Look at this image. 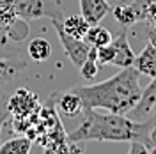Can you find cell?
<instances>
[{
  "instance_id": "24",
  "label": "cell",
  "mask_w": 156,
  "mask_h": 154,
  "mask_svg": "<svg viewBox=\"0 0 156 154\" xmlns=\"http://www.w3.org/2000/svg\"><path fill=\"white\" fill-rule=\"evenodd\" d=\"M128 2H131V0H121L119 4H128Z\"/></svg>"
},
{
  "instance_id": "2",
  "label": "cell",
  "mask_w": 156,
  "mask_h": 154,
  "mask_svg": "<svg viewBox=\"0 0 156 154\" xmlns=\"http://www.w3.org/2000/svg\"><path fill=\"white\" fill-rule=\"evenodd\" d=\"M142 121H133L121 114L98 112L92 108H85L82 122L68 135L69 144L78 142H133L140 138Z\"/></svg>"
},
{
  "instance_id": "14",
  "label": "cell",
  "mask_w": 156,
  "mask_h": 154,
  "mask_svg": "<svg viewBox=\"0 0 156 154\" xmlns=\"http://www.w3.org/2000/svg\"><path fill=\"white\" fill-rule=\"evenodd\" d=\"M32 138L30 136H12L0 144V154H30Z\"/></svg>"
},
{
  "instance_id": "11",
  "label": "cell",
  "mask_w": 156,
  "mask_h": 154,
  "mask_svg": "<svg viewBox=\"0 0 156 154\" xmlns=\"http://www.w3.org/2000/svg\"><path fill=\"white\" fill-rule=\"evenodd\" d=\"M110 12L108 0H80V14L90 25H96Z\"/></svg>"
},
{
  "instance_id": "8",
  "label": "cell",
  "mask_w": 156,
  "mask_h": 154,
  "mask_svg": "<svg viewBox=\"0 0 156 154\" xmlns=\"http://www.w3.org/2000/svg\"><path fill=\"white\" fill-rule=\"evenodd\" d=\"M110 44L114 46V51H115L112 66H115V68H119V69L131 68V66H133V60H135V53H133V50L129 46L126 27H122V30L112 39Z\"/></svg>"
},
{
  "instance_id": "4",
  "label": "cell",
  "mask_w": 156,
  "mask_h": 154,
  "mask_svg": "<svg viewBox=\"0 0 156 154\" xmlns=\"http://www.w3.org/2000/svg\"><path fill=\"white\" fill-rule=\"evenodd\" d=\"M11 7L14 9L18 18L25 19V21L62 14L57 5H51L48 0H11Z\"/></svg>"
},
{
  "instance_id": "19",
  "label": "cell",
  "mask_w": 156,
  "mask_h": 154,
  "mask_svg": "<svg viewBox=\"0 0 156 154\" xmlns=\"http://www.w3.org/2000/svg\"><path fill=\"white\" fill-rule=\"evenodd\" d=\"M11 117L9 114V108H7V97L0 94V128L4 126V122Z\"/></svg>"
},
{
  "instance_id": "3",
  "label": "cell",
  "mask_w": 156,
  "mask_h": 154,
  "mask_svg": "<svg viewBox=\"0 0 156 154\" xmlns=\"http://www.w3.org/2000/svg\"><path fill=\"white\" fill-rule=\"evenodd\" d=\"M50 21H51L55 32H57L58 41H60L62 48H64V51H66V55L69 57V60H71L76 68H80V66L85 62V58L89 57L90 46H89L83 39H75V37H71L69 34L64 32V29H62V14L51 16Z\"/></svg>"
},
{
  "instance_id": "15",
  "label": "cell",
  "mask_w": 156,
  "mask_h": 154,
  "mask_svg": "<svg viewBox=\"0 0 156 154\" xmlns=\"http://www.w3.org/2000/svg\"><path fill=\"white\" fill-rule=\"evenodd\" d=\"M27 51H29V57L36 62H44L48 60L50 55H51V44H50L48 39L44 37H34L29 41V46H27Z\"/></svg>"
},
{
  "instance_id": "26",
  "label": "cell",
  "mask_w": 156,
  "mask_h": 154,
  "mask_svg": "<svg viewBox=\"0 0 156 154\" xmlns=\"http://www.w3.org/2000/svg\"><path fill=\"white\" fill-rule=\"evenodd\" d=\"M0 131H2V128H0Z\"/></svg>"
},
{
  "instance_id": "6",
  "label": "cell",
  "mask_w": 156,
  "mask_h": 154,
  "mask_svg": "<svg viewBox=\"0 0 156 154\" xmlns=\"http://www.w3.org/2000/svg\"><path fill=\"white\" fill-rule=\"evenodd\" d=\"M39 106L37 96L27 89H18L11 97H7V108L12 119H29L32 114L39 112Z\"/></svg>"
},
{
  "instance_id": "22",
  "label": "cell",
  "mask_w": 156,
  "mask_h": 154,
  "mask_svg": "<svg viewBox=\"0 0 156 154\" xmlns=\"http://www.w3.org/2000/svg\"><path fill=\"white\" fill-rule=\"evenodd\" d=\"M7 43H9V36H7V30L4 29L2 25H0V50L5 48L7 46Z\"/></svg>"
},
{
  "instance_id": "7",
  "label": "cell",
  "mask_w": 156,
  "mask_h": 154,
  "mask_svg": "<svg viewBox=\"0 0 156 154\" xmlns=\"http://www.w3.org/2000/svg\"><path fill=\"white\" fill-rule=\"evenodd\" d=\"M48 101L55 106L60 115L68 117V119H76V117L83 115L85 106L82 103V97L78 96L73 89L69 90H62V92H53L48 97Z\"/></svg>"
},
{
  "instance_id": "20",
  "label": "cell",
  "mask_w": 156,
  "mask_h": 154,
  "mask_svg": "<svg viewBox=\"0 0 156 154\" xmlns=\"http://www.w3.org/2000/svg\"><path fill=\"white\" fill-rule=\"evenodd\" d=\"M128 154H151V151L142 142L133 140V142H129V151H128Z\"/></svg>"
},
{
  "instance_id": "12",
  "label": "cell",
  "mask_w": 156,
  "mask_h": 154,
  "mask_svg": "<svg viewBox=\"0 0 156 154\" xmlns=\"http://www.w3.org/2000/svg\"><path fill=\"white\" fill-rule=\"evenodd\" d=\"M89 27H90V23L82 14H71L68 18H62V29H64V32L75 39L85 37Z\"/></svg>"
},
{
  "instance_id": "9",
  "label": "cell",
  "mask_w": 156,
  "mask_h": 154,
  "mask_svg": "<svg viewBox=\"0 0 156 154\" xmlns=\"http://www.w3.org/2000/svg\"><path fill=\"white\" fill-rule=\"evenodd\" d=\"M154 105H156V76L151 78V83H149L146 89H142V94H140L138 103H136L135 108L129 112V114H131V119H133V121H144V119L149 115L151 108Z\"/></svg>"
},
{
  "instance_id": "1",
  "label": "cell",
  "mask_w": 156,
  "mask_h": 154,
  "mask_svg": "<svg viewBox=\"0 0 156 154\" xmlns=\"http://www.w3.org/2000/svg\"><path fill=\"white\" fill-rule=\"evenodd\" d=\"M140 75L135 68H124L117 75L94 85L73 87V90L82 97L85 108L103 110L110 114H129L140 99L142 87L138 82Z\"/></svg>"
},
{
  "instance_id": "25",
  "label": "cell",
  "mask_w": 156,
  "mask_h": 154,
  "mask_svg": "<svg viewBox=\"0 0 156 154\" xmlns=\"http://www.w3.org/2000/svg\"><path fill=\"white\" fill-rule=\"evenodd\" d=\"M0 62H2V57H0Z\"/></svg>"
},
{
  "instance_id": "5",
  "label": "cell",
  "mask_w": 156,
  "mask_h": 154,
  "mask_svg": "<svg viewBox=\"0 0 156 154\" xmlns=\"http://www.w3.org/2000/svg\"><path fill=\"white\" fill-rule=\"evenodd\" d=\"M156 0H131L128 4H117L115 7H112L114 18L122 25V27H131L133 23L138 21H146V12L151 4H154Z\"/></svg>"
},
{
  "instance_id": "13",
  "label": "cell",
  "mask_w": 156,
  "mask_h": 154,
  "mask_svg": "<svg viewBox=\"0 0 156 154\" xmlns=\"http://www.w3.org/2000/svg\"><path fill=\"white\" fill-rule=\"evenodd\" d=\"M112 39H114L112 32L108 29H105L103 25L96 23V25H90V27H89L83 41L87 43L90 48H101V46H105V44H110Z\"/></svg>"
},
{
  "instance_id": "16",
  "label": "cell",
  "mask_w": 156,
  "mask_h": 154,
  "mask_svg": "<svg viewBox=\"0 0 156 154\" xmlns=\"http://www.w3.org/2000/svg\"><path fill=\"white\" fill-rule=\"evenodd\" d=\"M27 64L23 60H14V58H2L0 62V85L7 83L11 78H14Z\"/></svg>"
},
{
  "instance_id": "17",
  "label": "cell",
  "mask_w": 156,
  "mask_h": 154,
  "mask_svg": "<svg viewBox=\"0 0 156 154\" xmlns=\"http://www.w3.org/2000/svg\"><path fill=\"white\" fill-rule=\"evenodd\" d=\"M78 69H80V75L85 78V80H92V78L96 76L98 69H99V64H98V58H96V48H90L89 57L85 58V62Z\"/></svg>"
},
{
  "instance_id": "18",
  "label": "cell",
  "mask_w": 156,
  "mask_h": 154,
  "mask_svg": "<svg viewBox=\"0 0 156 154\" xmlns=\"http://www.w3.org/2000/svg\"><path fill=\"white\" fill-rule=\"evenodd\" d=\"M114 55H115V51H114L112 44H105L101 48H96V58L99 66H112Z\"/></svg>"
},
{
  "instance_id": "23",
  "label": "cell",
  "mask_w": 156,
  "mask_h": 154,
  "mask_svg": "<svg viewBox=\"0 0 156 154\" xmlns=\"http://www.w3.org/2000/svg\"><path fill=\"white\" fill-rule=\"evenodd\" d=\"M146 119H147V121H149L153 126H156V105L151 108V112H149V115H147Z\"/></svg>"
},
{
  "instance_id": "10",
  "label": "cell",
  "mask_w": 156,
  "mask_h": 154,
  "mask_svg": "<svg viewBox=\"0 0 156 154\" xmlns=\"http://www.w3.org/2000/svg\"><path fill=\"white\" fill-rule=\"evenodd\" d=\"M133 68L138 75L154 78L156 76V46L147 43L144 50L138 53L133 60Z\"/></svg>"
},
{
  "instance_id": "21",
  "label": "cell",
  "mask_w": 156,
  "mask_h": 154,
  "mask_svg": "<svg viewBox=\"0 0 156 154\" xmlns=\"http://www.w3.org/2000/svg\"><path fill=\"white\" fill-rule=\"evenodd\" d=\"M146 21L149 25L156 27V2L149 5V9H147V12H146Z\"/></svg>"
}]
</instances>
